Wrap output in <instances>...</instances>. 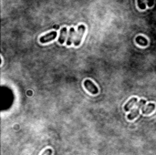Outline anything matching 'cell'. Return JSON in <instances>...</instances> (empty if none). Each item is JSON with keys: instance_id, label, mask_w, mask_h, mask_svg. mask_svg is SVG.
<instances>
[{"instance_id": "6da1fadb", "label": "cell", "mask_w": 156, "mask_h": 155, "mask_svg": "<svg viewBox=\"0 0 156 155\" xmlns=\"http://www.w3.org/2000/svg\"><path fill=\"white\" fill-rule=\"evenodd\" d=\"M145 104H146V100H145V99H141V100L137 103V108H136V109H134V110L131 109V112L129 113L128 116H127L128 120H134L135 118H137L138 115H139L140 110H142V107L145 106Z\"/></svg>"}, {"instance_id": "ba28073f", "label": "cell", "mask_w": 156, "mask_h": 155, "mask_svg": "<svg viewBox=\"0 0 156 155\" xmlns=\"http://www.w3.org/2000/svg\"><path fill=\"white\" fill-rule=\"evenodd\" d=\"M135 41H136V43L140 46H142V47H145L148 45V40L145 38L144 37H142V36H139L135 38Z\"/></svg>"}, {"instance_id": "5b68a950", "label": "cell", "mask_w": 156, "mask_h": 155, "mask_svg": "<svg viewBox=\"0 0 156 155\" xmlns=\"http://www.w3.org/2000/svg\"><path fill=\"white\" fill-rule=\"evenodd\" d=\"M155 108H156V105L154 104V103H149V104L142 107V114H145V115H146V114H151L152 112L154 111Z\"/></svg>"}, {"instance_id": "8992f818", "label": "cell", "mask_w": 156, "mask_h": 155, "mask_svg": "<svg viewBox=\"0 0 156 155\" xmlns=\"http://www.w3.org/2000/svg\"><path fill=\"white\" fill-rule=\"evenodd\" d=\"M67 37V27H64L60 29V34L58 37V43L59 44H64Z\"/></svg>"}, {"instance_id": "9c48e42d", "label": "cell", "mask_w": 156, "mask_h": 155, "mask_svg": "<svg viewBox=\"0 0 156 155\" xmlns=\"http://www.w3.org/2000/svg\"><path fill=\"white\" fill-rule=\"evenodd\" d=\"M74 36H75V29L73 27H70L69 29V37H68V40H67V45L68 46H70L73 42V38H74Z\"/></svg>"}, {"instance_id": "30bf717a", "label": "cell", "mask_w": 156, "mask_h": 155, "mask_svg": "<svg viewBox=\"0 0 156 155\" xmlns=\"http://www.w3.org/2000/svg\"><path fill=\"white\" fill-rule=\"evenodd\" d=\"M138 2V6L140 9H145L146 8V1L145 0H137Z\"/></svg>"}, {"instance_id": "7a4b0ae2", "label": "cell", "mask_w": 156, "mask_h": 155, "mask_svg": "<svg viewBox=\"0 0 156 155\" xmlns=\"http://www.w3.org/2000/svg\"><path fill=\"white\" fill-rule=\"evenodd\" d=\"M84 87H85V89L90 93V94H92V95H97L98 93H99V89H98V87L93 83V82L91 81V80H90V79H85V81H84Z\"/></svg>"}, {"instance_id": "277c9868", "label": "cell", "mask_w": 156, "mask_h": 155, "mask_svg": "<svg viewBox=\"0 0 156 155\" xmlns=\"http://www.w3.org/2000/svg\"><path fill=\"white\" fill-rule=\"evenodd\" d=\"M85 29H86V27L84 25H79V27H78V33H77L76 38L74 40V45L76 47H78V46L80 45L82 37H83V34H84V32H85Z\"/></svg>"}, {"instance_id": "52a82bcc", "label": "cell", "mask_w": 156, "mask_h": 155, "mask_svg": "<svg viewBox=\"0 0 156 155\" xmlns=\"http://www.w3.org/2000/svg\"><path fill=\"white\" fill-rule=\"evenodd\" d=\"M137 101H138V99H137V98H131V99L126 103V104L124 105V110H125V111L131 110V108L137 103Z\"/></svg>"}, {"instance_id": "7c38bea8", "label": "cell", "mask_w": 156, "mask_h": 155, "mask_svg": "<svg viewBox=\"0 0 156 155\" xmlns=\"http://www.w3.org/2000/svg\"><path fill=\"white\" fill-rule=\"evenodd\" d=\"M147 1V5H148V6H153V3H154V0H146Z\"/></svg>"}, {"instance_id": "3957f363", "label": "cell", "mask_w": 156, "mask_h": 155, "mask_svg": "<svg viewBox=\"0 0 156 155\" xmlns=\"http://www.w3.org/2000/svg\"><path fill=\"white\" fill-rule=\"evenodd\" d=\"M56 37H57V32L56 31H51V32H49V33H48V34H46L42 37H40L39 42L41 44L48 43V42H50V41L54 40Z\"/></svg>"}, {"instance_id": "8fae6325", "label": "cell", "mask_w": 156, "mask_h": 155, "mask_svg": "<svg viewBox=\"0 0 156 155\" xmlns=\"http://www.w3.org/2000/svg\"><path fill=\"white\" fill-rule=\"evenodd\" d=\"M41 155H52V149H47Z\"/></svg>"}]
</instances>
